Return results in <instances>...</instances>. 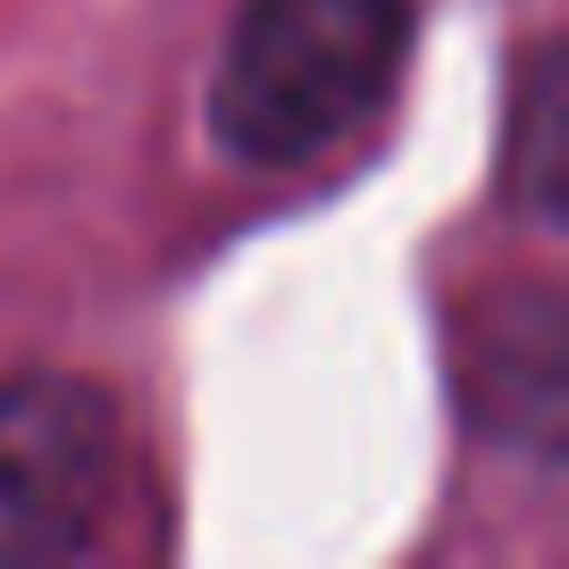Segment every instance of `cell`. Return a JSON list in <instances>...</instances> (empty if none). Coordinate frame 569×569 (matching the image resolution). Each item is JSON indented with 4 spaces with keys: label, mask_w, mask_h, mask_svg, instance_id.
Returning <instances> with one entry per match:
<instances>
[{
    "label": "cell",
    "mask_w": 569,
    "mask_h": 569,
    "mask_svg": "<svg viewBox=\"0 0 569 569\" xmlns=\"http://www.w3.org/2000/svg\"><path fill=\"white\" fill-rule=\"evenodd\" d=\"M419 0H243L218 68V134L260 168H310L393 92Z\"/></svg>",
    "instance_id": "cell-1"
},
{
    "label": "cell",
    "mask_w": 569,
    "mask_h": 569,
    "mask_svg": "<svg viewBox=\"0 0 569 569\" xmlns=\"http://www.w3.org/2000/svg\"><path fill=\"white\" fill-rule=\"evenodd\" d=\"M118 511V402L84 377L0 386V569L92 561Z\"/></svg>",
    "instance_id": "cell-2"
},
{
    "label": "cell",
    "mask_w": 569,
    "mask_h": 569,
    "mask_svg": "<svg viewBox=\"0 0 569 569\" xmlns=\"http://www.w3.org/2000/svg\"><path fill=\"white\" fill-rule=\"evenodd\" d=\"M519 118H528V134L545 142V134H552V92L536 84V92H528V109H519ZM528 193H536V210H552V160H545V151H528Z\"/></svg>",
    "instance_id": "cell-3"
}]
</instances>
